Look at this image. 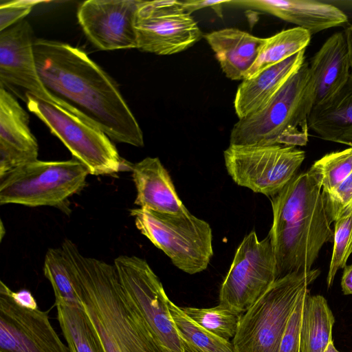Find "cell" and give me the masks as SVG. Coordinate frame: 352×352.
I'll list each match as a JSON object with an SVG mask.
<instances>
[{"instance_id":"cell-1","label":"cell","mask_w":352,"mask_h":352,"mask_svg":"<svg viewBox=\"0 0 352 352\" xmlns=\"http://www.w3.org/2000/svg\"><path fill=\"white\" fill-rule=\"evenodd\" d=\"M40 78L48 92L99 126L112 140L144 146L142 131L114 80L80 48L36 39Z\"/></svg>"},{"instance_id":"cell-2","label":"cell","mask_w":352,"mask_h":352,"mask_svg":"<svg viewBox=\"0 0 352 352\" xmlns=\"http://www.w3.org/2000/svg\"><path fill=\"white\" fill-rule=\"evenodd\" d=\"M65 252L82 302L89 305L125 352H161L135 307L126 297L116 268L83 256L76 245L65 239Z\"/></svg>"},{"instance_id":"cell-3","label":"cell","mask_w":352,"mask_h":352,"mask_svg":"<svg viewBox=\"0 0 352 352\" xmlns=\"http://www.w3.org/2000/svg\"><path fill=\"white\" fill-rule=\"evenodd\" d=\"M315 87L306 61L260 110L234 124L230 145L305 146Z\"/></svg>"},{"instance_id":"cell-4","label":"cell","mask_w":352,"mask_h":352,"mask_svg":"<svg viewBox=\"0 0 352 352\" xmlns=\"http://www.w3.org/2000/svg\"><path fill=\"white\" fill-rule=\"evenodd\" d=\"M320 271L294 272L276 279L241 315L233 338L234 352H278L289 318L302 294Z\"/></svg>"},{"instance_id":"cell-5","label":"cell","mask_w":352,"mask_h":352,"mask_svg":"<svg viewBox=\"0 0 352 352\" xmlns=\"http://www.w3.org/2000/svg\"><path fill=\"white\" fill-rule=\"evenodd\" d=\"M27 107L41 119L83 163L91 175H111L122 170L125 162L111 139L96 124L66 104H57L25 95Z\"/></svg>"},{"instance_id":"cell-6","label":"cell","mask_w":352,"mask_h":352,"mask_svg":"<svg viewBox=\"0 0 352 352\" xmlns=\"http://www.w3.org/2000/svg\"><path fill=\"white\" fill-rule=\"evenodd\" d=\"M130 214L136 228L175 267L190 274L208 267L213 256L212 232L208 222L189 211L168 214L138 208Z\"/></svg>"},{"instance_id":"cell-7","label":"cell","mask_w":352,"mask_h":352,"mask_svg":"<svg viewBox=\"0 0 352 352\" xmlns=\"http://www.w3.org/2000/svg\"><path fill=\"white\" fill-rule=\"evenodd\" d=\"M89 168L75 157L27 164L0 178V204L63 208L84 188Z\"/></svg>"},{"instance_id":"cell-8","label":"cell","mask_w":352,"mask_h":352,"mask_svg":"<svg viewBox=\"0 0 352 352\" xmlns=\"http://www.w3.org/2000/svg\"><path fill=\"white\" fill-rule=\"evenodd\" d=\"M122 289L146 322L161 352H197L181 337L171 317L167 296L148 263L121 255L113 262Z\"/></svg>"},{"instance_id":"cell-9","label":"cell","mask_w":352,"mask_h":352,"mask_svg":"<svg viewBox=\"0 0 352 352\" xmlns=\"http://www.w3.org/2000/svg\"><path fill=\"white\" fill-rule=\"evenodd\" d=\"M223 157L227 172L237 185L272 197L296 175L305 153L279 144L229 145Z\"/></svg>"},{"instance_id":"cell-10","label":"cell","mask_w":352,"mask_h":352,"mask_svg":"<svg viewBox=\"0 0 352 352\" xmlns=\"http://www.w3.org/2000/svg\"><path fill=\"white\" fill-rule=\"evenodd\" d=\"M276 280V259L269 234L259 240L252 230L236 249L219 291V305L241 314Z\"/></svg>"},{"instance_id":"cell-11","label":"cell","mask_w":352,"mask_h":352,"mask_svg":"<svg viewBox=\"0 0 352 352\" xmlns=\"http://www.w3.org/2000/svg\"><path fill=\"white\" fill-rule=\"evenodd\" d=\"M134 28L137 49L157 55L184 51L203 36L181 1H141L135 14Z\"/></svg>"},{"instance_id":"cell-12","label":"cell","mask_w":352,"mask_h":352,"mask_svg":"<svg viewBox=\"0 0 352 352\" xmlns=\"http://www.w3.org/2000/svg\"><path fill=\"white\" fill-rule=\"evenodd\" d=\"M0 282V352H70L47 311L16 305Z\"/></svg>"},{"instance_id":"cell-13","label":"cell","mask_w":352,"mask_h":352,"mask_svg":"<svg viewBox=\"0 0 352 352\" xmlns=\"http://www.w3.org/2000/svg\"><path fill=\"white\" fill-rule=\"evenodd\" d=\"M331 223L323 206L306 219L269 232L276 259V279L311 270L323 245L333 241Z\"/></svg>"},{"instance_id":"cell-14","label":"cell","mask_w":352,"mask_h":352,"mask_svg":"<svg viewBox=\"0 0 352 352\" xmlns=\"http://www.w3.org/2000/svg\"><path fill=\"white\" fill-rule=\"evenodd\" d=\"M140 0H88L77 18L89 40L101 50L137 48L134 19Z\"/></svg>"},{"instance_id":"cell-15","label":"cell","mask_w":352,"mask_h":352,"mask_svg":"<svg viewBox=\"0 0 352 352\" xmlns=\"http://www.w3.org/2000/svg\"><path fill=\"white\" fill-rule=\"evenodd\" d=\"M32 27L22 20L0 32V82L4 88L22 89L35 96L64 104L46 89L38 72Z\"/></svg>"},{"instance_id":"cell-16","label":"cell","mask_w":352,"mask_h":352,"mask_svg":"<svg viewBox=\"0 0 352 352\" xmlns=\"http://www.w3.org/2000/svg\"><path fill=\"white\" fill-rule=\"evenodd\" d=\"M29 116L6 89L0 88V178L37 160L38 142Z\"/></svg>"},{"instance_id":"cell-17","label":"cell","mask_w":352,"mask_h":352,"mask_svg":"<svg viewBox=\"0 0 352 352\" xmlns=\"http://www.w3.org/2000/svg\"><path fill=\"white\" fill-rule=\"evenodd\" d=\"M229 4L272 14L311 34L348 21L347 16L335 6L313 0H237Z\"/></svg>"},{"instance_id":"cell-18","label":"cell","mask_w":352,"mask_h":352,"mask_svg":"<svg viewBox=\"0 0 352 352\" xmlns=\"http://www.w3.org/2000/svg\"><path fill=\"white\" fill-rule=\"evenodd\" d=\"M309 67L315 87L313 107L322 106L340 91L351 73L344 32L329 36L311 58Z\"/></svg>"},{"instance_id":"cell-19","label":"cell","mask_w":352,"mask_h":352,"mask_svg":"<svg viewBox=\"0 0 352 352\" xmlns=\"http://www.w3.org/2000/svg\"><path fill=\"white\" fill-rule=\"evenodd\" d=\"M130 169L137 192L135 205L163 213L188 212L177 195L168 172L158 157H147L131 164Z\"/></svg>"},{"instance_id":"cell-20","label":"cell","mask_w":352,"mask_h":352,"mask_svg":"<svg viewBox=\"0 0 352 352\" xmlns=\"http://www.w3.org/2000/svg\"><path fill=\"white\" fill-rule=\"evenodd\" d=\"M305 50L245 78L236 92L234 107L239 119L262 109L305 63Z\"/></svg>"},{"instance_id":"cell-21","label":"cell","mask_w":352,"mask_h":352,"mask_svg":"<svg viewBox=\"0 0 352 352\" xmlns=\"http://www.w3.org/2000/svg\"><path fill=\"white\" fill-rule=\"evenodd\" d=\"M273 221L269 232H276L314 214L324 206L322 189L309 171L296 175L271 197Z\"/></svg>"},{"instance_id":"cell-22","label":"cell","mask_w":352,"mask_h":352,"mask_svg":"<svg viewBox=\"0 0 352 352\" xmlns=\"http://www.w3.org/2000/svg\"><path fill=\"white\" fill-rule=\"evenodd\" d=\"M223 72L231 80H243L256 61L265 38L234 28L212 31L204 36Z\"/></svg>"},{"instance_id":"cell-23","label":"cell","mask_w":352,"mask_h":352,"mask_svg":"<svg viewBox=\"0 0 352 352\" xmlns=\"http://www.w3.org/2000/svg\"><path fill=\"white\" fill-rule=\"evenodd\" d=\"M309 129L320 138L352 147V70L340 91L327 104L313 107Z\"/></svg>"},{"instance_id":"cell-24","label":"cell","mask_w":352,"mask_h":352,"mask_svg":"<svg viewBox=\"0 0 352 352\" xmlns=\"http://www.w3.org/2000/svg\"><path fill=\"white\" fill-rule=\"evenodd\" d=\"M335 318L327 300L307 294L300 332V352H324L332 341Z\"/></svg>"},{"instance_id":"cell-25","label":"cell","mask_w":352,"mask_h":352,"mask_svg":"<svg viewBox=\"0 0 352 352\" xmlns=\"http://www.w3.org/2000/svg\"><path fill=\"white\" fill-rule=\"evenodd\" d=\"M311 35L307 30L296 27L265 38L258 57L245 78L253 77L266 68L305 50L310 42Z\"/></svg>"},{"instance_id":"cell-26","label":"cell","mask_w":352,"mask_h":352,"mask_svg":"<svg viewBox=\"0 0 352 352\" xmlns=\"http://www.w3.org/2000/svg\"><path fill=\"white\" fill-rule=\"evenodd\" d=\"M43 272L52 285L55 305L63 304L84 309L78 283L69 259L61 247L50 248L47 251Z\"/></svg>"},{"instance_id":"cell-27","label":"cell","mask_w":352,"mask_h":352,"mask_svg":"<svg viewBox=\"0 0 352 352\" xmlns=\"http://www.w3.org/2000/svg\"><path fill=\"white\" fill-rule=\"evenodd\" d=\"M56 306L57 320L70 352H104L84 309Z\"/></svg>"},{"instance_id":"cell-28","label":"cell","mask_w":352,"mask_h":352,"mask_svg":"<svg viewBox=\"0 0 352 352\" xmlns=\"http://www.w3.org/2000/svg\"><path fill=\"white\" fill-rule=\"evenodd\" d=\"M168 309L182 339L197 352H234L232 343L200 326L170 299Z\"/></svg>"},{"instance_id":"cell-29","label":"cell","mask_w":352,"mask_h":352,"mask_svg":"<svg viewBox=\"0 0 352 352\" xmlns=\"http://www.w3.org/2000/svg\"><path fill=\"white\" fill-rule=\"evenodd\" d=\"M326 195L334 190L352 173V147L329 153L308 170Z\"/></svg>"},{"instance_id":"cell-30","label":"cell","mask_w":352,"mask_h":352,"mask_svg":"<svg viewBox=\"0 0 352 352\" xmlns=\"http://www.w3.org/2000/svg\"><path fill=\"white\" fill-rule=\"evenodd\" d=\"M182 309L200 326L227 340L234 337L241 315L221 305L210 308L184 307Z\"/></svg>"},{"instance_id":"cell-31","label":"cell","mask_w":352,"mask_h":352,"mask_svg":"<svg viewBox=\"0 0 352 352\" xmlns=\"http://www.w3.org/2000/svg\"><path fill=\"white\" fill-rule=\"evenodd\" d=\"M333 246L327 276V288L334 281L338 270L344 269L352 254V206L334 221Z\"/></svg>"},{"instance_id":"cell-32","label":"cell","mask_w":352,"mask_h":352,"mask_svg":"<svg viewBox=\"0 0 352 352\" xmlns=\"http://www.w3.org/2000/svg\"><path fill=\"white\" fill-rule=\"evenodd\" d=\"M307 288L300 296L289 318L283 335L278 352H300V332Z\"/></svg>"},{"instance_id":"cell-33","label":"cell","mask_w":352,"mask_h":352,"mask_svg":"<svg viewBox=\"0 0 352 352\" xmlns=\"http://www.w3.org/2000/svg\"><path fill=\"white\" fill-rule=\"evenodd\" d=\"M322 197L327 214L334 222L352 206V173L334 190Z\"/></svg>"},{"instance_id":"cell-34","label":"cell","mask_w":352,"mask_h":352,"mask_svg":"<svg viewBox=\"0 0 352 352\" xmlns=\"http://www.w3.org/2000/svg\"><path fill=\"white\" fill-rule=\"evenodd\" d=\"M41 1L16 0L1 3L0 5V32H2L18 22L23 20Z\"/></svg>"},{"instance_id":"cell-35","label":"cell","mask_w":352,"mask_h":352,"mask_svg":"<svg viewBox=\"0 0 352 352\" xmlns=\"http://www.w3.org/2000/svg\"><path fill=\"white\" fill-rule=\"evenodd\" d=\"M183 7L189 14L192 12L204 8H210L215 11L217 14L220 17H222V8L224 4H229L230 2L228 1H208V0H188L181 1Z\"/></svg>"},{"instance_id":"cell-36","label":"cell","mask_w":352,"mask_h":352,"mask_svg":"<svg viewBox=\"0 0 352 352\" xmlns=\"http://www.w3.org/2000/svg\"><path fill=\"white\" fill-rule=\"evenodd\" d=\"M9 294L14 302L19 306L29 309H38L36 300L29 290L23 289L13 292L10 289Z\"/></svg>"},{"instance_id":"cell-37","label":"cell","mask_w":352,"mask_h":352,"mask_svg":"<svg viewBox=\"0 0 352 352\" xmlns=\"http://www.w3.org/2000/svg\"><path fill=\"white\" fill-rule=\"evenodd\" d=\"M342 292L345 295H352V264L344 267L341 278Z\"/></svg>"},{"instance_id":"cell-38","label":"cell","mask_w":352,"mask_h":352,"mask_svg":"<svg viewBox=\"0 0 352 352\" xmlns=\"http://www.w3.org/2000/svg\"><path fill=\"white\" fill-rule=\"evenodd\" d=\"M344 32L347 42L349 58L352 69V25L347 27L344 30Z\"/></svg>"},{"instance_id":"cell-39","label":"cell","mask_w":352,"mask_h":352,"mask_svg":"<svg viewBox=\"0 0 352 352\" xmlns=\"http://www.w3.org/2000/svg\"><path fill=\"white\" fill-rule=\"evenodd\" d=\"M324 352H340L336 348V346H334L333 344V341H331L329 345L327 346V347L326 348V349L324 350Z\"/></svg>"}]
</instances>
